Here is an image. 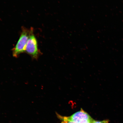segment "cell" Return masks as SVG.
I'll list each match as a JSON object with an SVG mask.
<instances>
[{
    "label": "cell",
    "instance_id": "obj_1",
    "mask_svg": "<svg viewBox=\"0 0 123 123\" xmlns=\"http://www.w3.org/2000/svg\"><path fill=\"white\" fill-rule=\"evenodd\" d=\"M30 29L23 27L19 40L16 45L12 49V54L14 57H18L20 54L25 52L26 46L30 35Z\"/></svg>",
    "mask_w": 123,
    "mask_h": 123
},
{
    "label": "cell",
    "instance_id": "obj_2",
    "mask_svg": "<svg viewBox=\"0 0 123 123\" xmlns=\"http://www.w3.org/2000/svg\"><path fill=\"white\" fill-rule=\"evenodd\" d=\"M33 28H30V35L28 40L25 51L34 59H37L40 55L41 52L38 49L37 40L33 33Z\"/></svg>",
    "mask_w": 123,
    "mask_h": 123
},
{
    "label": "cell",
    "instance_id": "obj_3",
    "mask_svg": "<svg viewBox=\"0 0 123 123\" xmlns=\"http://www.w3.org/2000/svg\"><path fill=\"white\" fill-rule=\"evenodd\" d=\"M67 117L69 120L76 123H92L94 120L82 109Z\"/></svg>",
    "mask_w": 123,
    "mask_h": 123
},
{
    "label": "cell",
    "instance_id": "obj_4",
    "mask_svg": "<svg viewBox=\"0 0 123 123\" xmlns=\"http://www.w3.org/2000/svg\"><path fill=\"white\" fill-rule=\"evenodd\" d=\"M58 117L62 121L61 123H76L68 119L67 117H63L60 115H59Z\"/></svg>",
    "mask_w": 123,
    "mask_h": 123
},
{
    "label": "cell",
    "instance_id": "obj_5",
    "mask_svg": "<svg viewBox=\"0 0 123 123\" xmlns=\"http://www.w3.org/2000/svg\"><path fill=\"white\" fill-rule=\"evenodd\" d=\"M108 121L104 120L102 121H96L94 120L92 123H108Z\"/></svg>",
    "mask_w": 123,
    "mask_h": 123
}]
</instances>
